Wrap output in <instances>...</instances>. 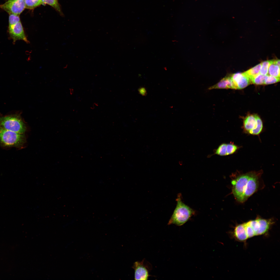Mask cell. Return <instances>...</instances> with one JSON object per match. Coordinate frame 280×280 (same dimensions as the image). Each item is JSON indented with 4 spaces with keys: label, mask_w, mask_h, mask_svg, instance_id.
<instances>
[{
    "label": "cell",
    "mask_w": 280,
    "mask_h": 280,
    "mask_svg": "<svg viewBox=\"0 0 280 280\" xmlns=\"http://www.w3.org/2000/svg\"><path fill=\"white\" fill-rule=\"evenodd\" d=\"M273 223L271 219L258 218L251 220L236 226L231 235L237 241L245 242L254 236L266 234Z\"/></svg>",
    "instance_id": "6da1fadb"
},
{
    "label": "cell",
    "mask_w": 280,
    "mask_h": 280,
    "mask_svg": "<svg viewBox=\"0 0 280 280\" xmlns=\"http://www.w3.org/2000/svg\"><path fill=\"white\" fill-rule=\"evenodd\" d=\"M181 193L177 195V205L168 223L181 226L187 221L195 213V211L184 203L181 200Z\"/></svg>",
    "instance_id": "7a4b0ae2"
},
{
    "label": "cell",
    "mask_w": 280,
    "mask_h": 280,
    "mask_svg": "<svg viewBox=\"0 0 280 280\" xmlns=\"http://www.w3.org/2000/svg\"><path fill=\"white\" fill-rule=\"evenodd\" d=\"M26 142L24 134H21L0 128V145L4 147H23Z\"/></svg>",
    "instance_id": "3957f363"
},
{
    "label": "cell",
    "mask_w": 280,
    "mask_h": 280,
    "mask_svg": "<svg viewBox=\"0 0 280 280\" xmlns=\"http://www.w3.org/2000/svg\"><path fill=\"white\" fill-rule=\"evenodd\" d=\"M0 128L21 134H24L27 129L20 116L17 115L0 117Z\"/></svg>",
    "instance_id": "277c9868"
},
{
    "label": "cell",
    "mask_w": 280,
    "mask_h": 280,
    "mask_svg": "<svg viewBox=\"0 0 280 280\" xmlns=\"http://www.w3.org/2000/svg\"><path fill=\"white\" fill-rule=\"evenodd\" d=\"M8 32L10 38L13 40L14 43L18 40H23L27 43H29L25 34L19 15H9Z\"/></svg>",
    "instance_id": "5b68a950"
},
{
    "label": "cell",
    "mask_w": 280,
    "mask_h": 280,
    "mask_svg": "<svg viewBox=\"0 0 280 280\" xmlns=\"http://www.w3.org/2000/svg\"><path fill=\"white\" fill-rule=\"evenodd\" d=\"M251 172L242 174L232 180V191L237 200L241 202Z\"/></svg>",
    "instance_id": "8992f818"
},
{
    "label": "cell",
    "mask_w": 280,
    "mask_h": 280,
    "mask_svg": "<svg viewBox=\"0 0 280 280\" xmlns=\"http://www.w3.org/2000/svg\"><path fill=\"white\" fill-rule=\"evenodd\" d=\"M0 8L9 14L19 15L25 8L24 0H8L3 4H0Z\"/></svg>",
    "instance_id": "52a82bcc"
},
{
    "label": "cell",
    "mask_w": 280,
    "mask_h": 280,
    "mask_svg": "<svg viewBox=\"0 0 280 280\" xmlns=\"http://www.w3.org/2000/svg\"><path fill=\"white\" fill-rule=\"evenodd\" d=\"M259 174L251 172L243 197L242 202L245 201L256 191L258 185Z\"/></svg>",
    "instance_id": "ba28073f"
},
{
    "label": "cell",
    "mask_w": 280,
    "mask_h": 280,
    "mask_svg": "<svg viewBox=\"0 0 280 280\" xmlns=\"http://www.w3.org/2000/svg\"><path fill=\"white\" fill-rule=\"evenodd\" d=\"M132 268L135 270V279L147 280L149 276V269L144 263V260L141 262L136 261L134 264Z\"/></svg>",
    "instance_id": "9c48e42d"
},
{
    "label": "cell",
    "mask_w": 280,
    "mask_h": 280,
    "mask_svg": "<svg viewBox=\"0 0 280 280\" xmlns=\"http://www.w3.org/2000/svg\"><path fill=\"white\" fill-rule=\"evenodd\" d=\"M236 89H241L251 83L250 80L244 72L234 73L231 76Z\"/></svg>",
    "instance_id": "30bf717a"
},
{
    "label": "cell",
    "mask_w": 280,
    "mask_h": 280,
    "mask_svg": "<svg viewBox=\"0 0 280 280\" xmlns=\"http://www.w3.org/2000/svg\"><path fill=\"white\" fill-rule=\"evenodd\" d=\"M228 88L236 89L231 76H225L215 85L209 87L208 89Z\"/></svg>",
    "instance_id": "8fae6325"
},
{
    "label": "cell",
    "mask_w": 280,
    "mask_h": 280,
    "mask_svg": "<svg viewBox=\"0 0 280 280\" xmlns=\"http://www.w3.org/2000/svg\"><path fill=\"white\" fill-rule=\"evenodd\" d=\"M256 115H250L246 116L243 121V127L247 133H250L255 129L257 126Z\"/></svg>",
    "instance_id": "7c38bea8"
},
{
    "label": "cell",
    "mask_w": 280,
    "mask_h": 280,
    "mask_svg": "<svg viewBox=\"0 0 280 280\" xmlns=\"http://www.w3.org/2000/svg\"><path fill=\"white\" fill-rule=\"evenodd\" d=\"M267 75L280 78V67L275 63L274 60H270Z\"/></svg>",
    "instance_id": "4fadbf2b"
},
{
    "label": "cell",
    "mask_w": 280,
    "mask_h": 280,
    "mask_svg": "<svg viewBox=\"0 0 280 280\" xmlns=\"http://www.w3.org/2000/svg\"><path fill=\"white\" fill-rule=\"evenodd\" d=\"M261 66V63H260L244 72L250 81L255 76L260 73Z\"/></svg>",
    "instance_id": "5bb4252c"
},
{
    "label": "cell",
    "mask_w": 280,
    "mask_h": 280,
    "mask_svg": "<svg viewBox=\"0 0 280 280\" xmlns=\"http://www.w3.org/2000/svg\"><path fill=\"white\" fill-rule=\"evenodd\" d=\"M25 8L32 9L44 4L42 0H24Z\"/></svg>",
    "instance_id": "9a60e30c"
},
{
    "label": "cell",
    "mask_w": 280,
    "mask_h": 280,
    "mask_svg": "<svg viewBox=\"0 0 280 280\" xmlns=\"http://www.w3.org/2000/svg\"><path fill=\"white\" fill-rule=\"evenodd\" d=\"M257 126L256 128L251 131L250 134L253 135H258L261 132L263 128L262 121L260 118L256 115Z\"/></svg>",
    "instance_id": "2e32d148"
},
{
    "label": "cell",
    "mask_w": 280,
    "mask_h": 280,
    "mask_svg": "<svg viewBox=\"0 0 280 280\" xmlns=\"http://www.w3.org/2000/svg\"><path fill=\"white\" fill-rule=\"evenodd\" d=\"M266 76L259 73L250 80L251 83L257 85H264Z\"/></svg>",
    "instance_id": "e0dca14e"
},
{
    "label": "cell",
    "mask_w": 280,
    "mask_h": 280,
    "mask_svg": "<svg viewBox=\"0 0 280 280\" xmlns=\"http://www.w3.org/2000/svg\"><path fill=\"white\" fill-rule=\"evenodd\" d=\"M261 63V66L259 73L264 75H267L268 73V68L270 64V60H267Z\"/></svg>",
    "instance_id": "ac0fdd59"
},
{
    "label": "cell",
    "mask_w": 280,
    "mask_h": 280,
    "mask_svg": "<svg viewBox=\"0 0 280 280\" xmlns=\"http://www.w3.org/2000/svg\"><path fill=\"white\" fill-rule=\"evenodd\" d=\"M44 4H48L57 10L61 12V10L58 0H42Z\"/></svg>",
    "instance_id": "d6986e66"
},
{
    "label": "cell",
    "mask_w": 280,
    "mask_h": 280,
    "mask_svg": "<svg viewBox=\"0 0 280 280\" xmlns=\"http://www.w3.org/2000/svg\"><path fill=\"white\" fill-rule=\"evenodd\" d=\"M280 78H277L269 75H266L264 85H269L279 82Z\"/></svg>",
    "instance_id": "ffe728a7"
},
{
    "label": "cell",
    "mask_w": 280,
    "mask_h": 280,
    "mask_svg": "<svg viewBox=\"0 0 280 280\" xmlns=\"http://www.w3.org/2000/svg\"><path fill=\"white\" fill-rule=\"evenodd\" d=\"M227 144L222 143L221 144L216 150L215 153L221 156H227Z\"/></svg>",
    "instance_id": "44dd1931"
},
{
    "label": "cell",
    "mask_w": 280,
    "mask_h": 280,
    "mask_svg": "<svg viewBox=\"0 0 280 280\" xmlns=\"http://www.w3.org/2000/svg\"><path fill=\"white\" fill-rule=\"evenodd\" d=\"M239 147L233 143L227 144V155L233 154L238 149Z\"/></svg>",
    "instance_id": "7402d4cb"
},
{
    "label": "cell",
    "mask_w": 280,
    "mask_h": 280,
    "mask_svg": "<svg viewBox=\"0 0 280 280\" xmlns=\"http://www.w3.org/2000/svg\"><path fill=\"white\" fill-rule=\"evenodd\" d=\"M139 92L141 95H145L146 93V91L145 88L143 87L139 89Z\"/></svg>",
    "instance_id": "603a6c76"
}]
</instances>
